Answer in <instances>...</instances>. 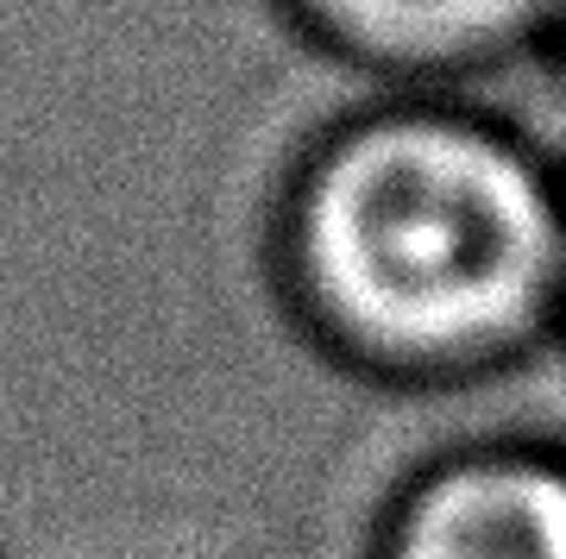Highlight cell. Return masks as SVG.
<instances>
[{"label":"cell","instance_id":"cell-1","mask_svg":"<svg viewBox=\"0 0 566 559\" xmlns=\"http://www.w3.org/2000/svg\"><path fill=\"white\" fill-rule=\"evenodd\" d=\"M271 277L353 378L485 383L566 340V170L465 95H371L296 151Z\"/></svg>","mask_w":566,"mask_h":559},{"label":"cell","instance_id":"cell-2","mask_svg":"<svg viewBox=\"0 0 566 559\" xmlns=\"http://www.w3.org/2000/svg\"><path fill=\"white\" fill-rule=\"evenodd\" d=\"M365 559H566V446L485 434L390 484Z\"/></svg>","mask_w":566,"mask_h":559},{"label":"cell","instance_id":"cell-3","mask_svg":"<svg viewBox=\"0 0 566 559\" xmlns=\"http://www.w3.org/2000/svg\"><path fill=\"white\" fill-rule=\"evenodd\" d=\"M277 13L378 95H460V82L542 63L566 0H277Z\"/></svg>","mask_w":566,"mask_h":559},{"label":"cell","instance_id":"cell-4","mask_svg":"<svg viewBox=\"0 0 566 559\" xmlns=\"http://www.w3.org/2000/svg\"><path fill=\"white\" fill-rule=\"evenodd\" d=\"M542 70L554 76V88L566 95V13H560V25H554V39H547V51H542Z\"/></svg>","mask_w":566,"mask_h":559}]
</instances>
